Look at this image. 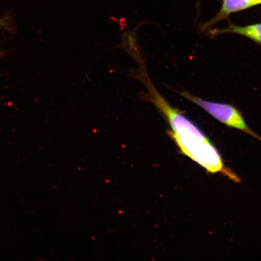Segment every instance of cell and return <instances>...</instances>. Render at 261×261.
Returning a JSON list of instances; mask_svg holds the SVG:
<instances>
[{
    "mask_svg": "<svg viewBox=\"0 0 261 261\" xmlns=\"http://www.w3.org/2000/svg\"><path fill=\"white\" fill-rule=\"evenodd\" d=\"M181 95L191 102L203 109L218 121L230 128L237 129L261 141V138L249 128L242 114L236 107L229 104L217 103L201 99L188 92H182Z\"/></svg>",
    "mask_w": 261,
    "mask_h": 261,
    "instance_id": "obj_2",
    "label": "cell"
},
{
    "mask_svg": "<svg viewBox=\"0 0 261 261\" xmlns=\"http://www.w3.org/2000/svg\"><path fill=\"white\" fill-rule=\"evenodd\" d=\"M226 34H237L244 36L261 45V23L246 26H238L232 24L223 29L211 31L210 34L218 35Z\"/></svg>",
    "mask_w": 261,
    "mask_h": 261,
    "instance_id": "obj_3",
    "label": "cell"
},
{
    "mask_svg": "<svg viewBox=\"0 0 261 261\" xmlns=\"http://www.w3.org/2000/svg\"><path fill=\"white\" fill-rule=\"evenodd\" d=\"M6 26H7V24H6V22L3 19H0V27L6 28Z\"/></svg>",
    "mask_w": 261,
    "mask_h": 261,
    "instance_id": "obj_6",
    "label": "cell"
},
{
    "mask_svg": "<svg viewBox=\"0 0 261 261\" xmlns=\"http://www.w3.org/2000/svg\"><path fill=\"white\" fill-rule=\"evenodd\" d=\"M252 2L253 6L261 4V0H251Z\"/></svg>",
    "mask_w": 261,
    "mask_h": 261,
    "instance_id": "obj_5",
    "label": "cell"
},
{
    "mask_svg": "<svg viewBox=\"0 0 261 261\" xmlns=\"http://www.w3.org/2000/svg\"><path fill=\"white\" fill-rule=\"evenodd\" d=\"M170 135L181 152L208 172H223L233 179L237 177L225 167L219 152L201 130L181 113L168 121Z\"/></svg>",
    "mask_w": 261,
    "mask_h": 261,
    "instance_id": "obj_1",
    "label": "cell"
},
{
    "mask_svg": "<svg viewBox=\"0 0 261 261\" xmlns=\"http://www.w3.org/2000/svg\"><path fill=\"white\" fill-rule=\"evenodd\" d=\"M253 6L251 0H223V6L218 15L212 19L208 23L203 26V29H206L210 26L217 23L232 13L243 11Z\"/></svg>",
    "mask_w": 261,
    "mask_h": 261,
    "instance_id": "obj_4",
    "label": "cell"
}]
</instances>
